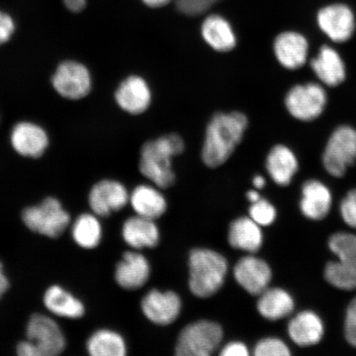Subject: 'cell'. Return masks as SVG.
Returning a JSON list of instances; mask_svg holds the SVG:
<instances>
[{
    "mask_svg": "<svg viewBox=\"0 0 356 356\" xmlns=\"http://www.w3.org/2000/svg\"><path fill=\"white\" fill-rule=\"evenodd\" d=\"M130 202V193L118 181L104 179L92 186L88 194L91 211L99 217H108L123 210Z\"/></svg>",
    "mask_w": 356,
    "mask_h": 356,
    "instance_id": "30bf717a",
    "label": "cell"
},
{
    "mask_svg": "<svg viewBox=\"0 0 356 356\" xmlns=\"http://www.w3.org/2000/svg\"><path fill=\"white\" fill-rule=\"evenodd\" d=\"M309 44L308 40L300 33L286 31L277 35L273 42L275 59L283 68L296 70L308 61Z\"/></svg>",
    "mask_w": 356,
    "mask_h": 356,
    "instance_id": "2e32d148",
    "label": "cell"
},
{
    "mask_svg": "<svg viewBox=\"0 0 356 356\" xmlns=\"http://www.w3.org/2000/svg\"><path fill=\"white\" fill-rule=\"evenodd\" d=\"M51 84L63 99L79 101L91 92L92 78L86 65L76 60H65L57 66L51 78Z\"/></svg>",
    "mask_w": 356,
    "mask_h": 356,
    "instance_id": "ba28073f",
    "label": "cell"
},
{
    "mask_svg": "<svg viewBox=\"0 0 356 356\" xmlns=\"http://www.w3.org/2000/svg\"><path fill=\"white\" fill-rule=\"evenodd\" d=\"M310 67L325 86L337 87L345 81L346 65L339 53L329 46L320 48L318 55L310 61Z\"/></svg>",
    "mask_w": 356,
    "mask_h": 356,
    "instance_id": "603a6c76",
    "label": "cell"
},
{
    "mask_svg": "<svg viewBox=\"0 0 356 356\" xmlns=\"http://www.w3.org/2000/svg\"><path fill=\"white\" fill-rule=\"evenodd\" d=\"M188 268L191 293L200 299H207L215 296L224 286L229 264L219 252L197 248L189 253Z\"/></svg>",
    "mask_w": 356,
    "mask_h": 356,
    "instance_id": "3957f363",
    "label": "cell"
},
{
    "mask_svg": "<svg viewBox=\"0 0 356 356\" xmlns=\"http://www.w3.org/2000/svg\"><path fill=\"white\" fill-rule=\"evenodd\" d=\"M15 29L16 24L13 17L8 13L0 10V46L10 41Z\"/></svg>",
    "mask_w": 356,
    "mask_h": 356,
    "instance_id": "8d00e7d4",
    "label": "cell"
},
{
    "mask_svg": "<svg viewBox=\"0 0 356 356\" xmlns=\"http://www.w3.org/2000/svg\"><path fill=\"white\" fill-rule=\"evenodd\" d=\"M252 184L257 190L264 189L266 185V178L261 175H256L253 177Z\"/></svg>",
    "mask_w": 356,
    "mask_h": 356,
    "instance_id": "7bdbcfd3",
    "label": "cell"
},
{
    "mask_svg": "<svg viewBox=\"0 0 356 356\" xmlns=\"http://www.w3.org/2000/svg\"><path fill=\"white\" fill-rule=\"evenodd\" d=\"M70 12L79 13L86 8L87 0H62Z\"/></svg>",
    "mask_w": 356,
    "mask_h": 356,
    "instance_id": "ab89813d",
    "label": "cell"
},
{
    "mask_svg": "<svg viewBox=\"0 0 356 356\" xmlns=\"http://www.w3.org/2000/svg\"><path fill=\"white\" fill-rule=\"evenodd\" d=\"M332 207V191L326 184L315 179L307 181L302 184L300 210L307 219L323 220L330 213Z\"/></svg>",
    "mask_w": 356,
    "mask_h": 356,
    "instance_id": "ac0fdd59",
    "label": "cell"
},
{
    "mask_svg": "<svg viewBox=\"0 0 356 356\" xmlns=\"http://www.w3.org/2000/svg\"><path fill=\"white\" fill-rule=\"evenodd\" d=\"M224 332L220 325L211 320L191 323L178 335L177 356H210L220 348Z\"/></svg>",
    "mask_w": 356,
    "mask_h": 356,
    "instance_id": "277c9868",
    "label": "cell"
},
{
    "mask_svg": "<svg viewBox=\"0 0 356 356\" xmlns=\"http://www.w3.org/2000/svg\"><path fill=\"white\" fill-rule=\"evenodd\" d=\"M247 199L251 204L257 202L258 200H261V195L258 193V190H250L248 191L246 195Z\"/></svg>",
    "mask_w": 356,
    "mask_h": 356,
    "instance_id": "ee69618b",
    "label": "cell"
},
{
    "mask_svg": "<svg viewBox=\"0 0 356 356\" xmlns=\"http://www.w3.org/2000/svg\"><path fill=\"white\" fill-rule=\"evenodd\" d=\"M250 351L246 344L241 341H231L220 350L221 356H248Z\"/></svg>",
    "mask_w": 356,
    "mask_h": 356,
    "instance_id": "74e56055",
    "label": "cell"
},
{
    "mask_svg": "<svg viewBox=\"0 0 356 356\" xmlns=\"http://www.w3.org/2000/svg\"><path fill=\"white\" fill-rule=\"evenodd\" d=\"M129 203L136 215L154 220L162 217L168 209L165 197L154 184L137 186L130 194Z\"/></svg>",
    "mask_w": 356,
    "mask_h": 356,
    "instance_id": "d4e9b609",
    "label": "cell"
},
{
    "mask_svg": "<svg viewBox=\"0 0 356 356\" xmlns=\"http://www.w3.org/2000/svg\"><path fill=\"white\" fill-rule=\"evenodd\" d=\"M182 302L175 291L151 289L140 302L142 313L149 322L158 326H168L179 318Z\"/></svg>",
    "mask_w": 356,
    "mask_h": 356,
    "instance_id": "8fae6325",
    "label": "cell"
},
{
    "mask_svg": "<svg viewBox=\"0 0 356 356\" xmlns=\"http://www.w3.org/2000/svg\"><path fill=\"white\" fill-rule=\"evenodd\" d=\"M218 1L220 0H175L178 10L191 17L203 15Z\"/></svg>",
    "mask_w": 356,
    "mask_h": 356,
    "instance_id": "836d02e7",
    "label": "cell"
},
{
    "mask_svg": "<svg viewBox=\"0 0 356 356\" xmlns=\"http://www.w3.org/2000/svg\"><path fill=\"white\" fill-rule=\"evenodd\" d=\"M22 220L32 232L56 238L68 228L71 217L59 200L47 197L37 206L25 208Z\"/></svg>",
    "mask_w": 356,
    "mask_h": 356,
    "instance_id": "5b68a950",
    "label": "cell"
},
{
    "mask_svg": "<svg viewBox=\"0 0 356 356\" xmlns=\"http://www.w3.org/2000/svg\"><path fill=\"white\" fill-rule=\"evenodd\" d=\"M258 296L257 312L268 321L286 318L295 310V300L291 293L282 288L268 287Z\"/></svg>",
    "mask_w": 356,
    "mask_h": 356,
    "instance_id": "484cf974",
    "label": "cell"
},
{
    "mask_svg": "<svg viewBox=\"0 0 356 356\" xmlns=\"http://www.w3.org/2000/svg\"><path fill=\"white\" fill-rule=\"evenodd\" d=\"M339 210L346 225L356 229V188L349 191L341 200Z\"/></svg>",
    "mask_w": 356,
    "mask_h": 356,
    "instance_id": "e575fe53",
    "label": "cell"
},
{
    "mask_svg": "<svg viewBox=\"0 0 356 356\" xmlns=\"http://www.w3.org/2000/svg\"><path fill=\"white\" fill-rule=\"evenodd\" d=\"M151 275L149 261L137 250L124 253L115 270V282L127 291H136L148 282Z\"/></svg>",
    "mask_w": 356,
    "mask_h": 356,
    "instance_id": "e0dca14e",
    "label": "cell"
},
{
    "mask_svg": "<svg viewBox=\"0 0 356 356\" xmlns=\"http://www.w3.org/2000/svg\"><path fill=\"white\" fill-rule=\"evenodd\" d=\"M234 277L245 291L252 296H260L270 287L273 270L267 262L253 254L243 257L233 269Z\"/></svg>",
    "mask_w": 356,
    "mask_h": 356,
    "instance_id": "7c38bea8",
    "label": "cell"
},
{
    "mask_svg": "<svg viewBox=\"0 0 356 356\" xmlns=\"http://www.w3.org/2000/svg\"><path fill=\"white\" fill-rule=\"evenodd\" d=\"M256 356H289L291 351L286 342L277 337H265L257 342L253 349Z\"/></svg>",
    "mask_w": 356,
    "mask_h": 356,
    "instance_id": "d6a6232c",
    "label": "cell"
},
{
    "mask_svg": "<svg viewBox=\"0 0 356 356\" xmlns=\"http://www.w3.org/2000/svg\"><path fill=\"white\" fill-rule=\"evenodd\" d=\"M287 332L293 343L309 347L323 340L325 325L322 318L314 311H301L289 320Z\"/></svg>",
    "mask_w": 356,
    "mask_h": 356,
    "instance_id": "d6986e66",
    "label": "cell"
},
{
    "mask_svg": "<svg viewBox=\"0 0 356 356\" xmlns=\"http://www.w3.org/2000/svg\"><path fill=\"white\" fill-rule=\"evenodd\" d=\"M327 104V95L321 84H296L284 97V106L292 118L309 122L321 115Z\"/></svg>",
    "mask_w": 356,
    "mask_h": 356,
    "instance_id": "52a82bcc",
    "label": "cell"
},
{
    "mask_svg": "<svg viewBox=\"0 0 356 356\" xmlns=\"http://www.w3.org/2000/svg\"><path fill=\"white\" fill-rule=\"evenodd\" d=\"M122 236L124 242L137 251L154 248L160 241V231L155 220L137 215L124 222Z\"/></svg>",
    "mask_w": 356,
    "mask_h": 356,
    "instance_id": "7402d4cb",
    "label": "cell"
},
{
    "mask_svg": "<svg viewBox=\"0 0 356 356\" xmlns=\"http://www.w3.org/2000/svg\"><path fill=\"white\" fill-rule=\"evenodd\" d=\"M184 150V139L175 133L147 141L140 149L139 168L141 175L160 189L170 188L176 181L172 159Z\"/></svg>",
    "mask_w": 356,
    "mask_h": 356,
    "instance_id": "7a4b0ae2",
    "label": "cell"
},
{
    "mask_svg": "<svg viewBox=\"0 0 356 356\" xmlns=\"http://www.w3.org/2000/svg\"><path fill=\"white\" fill-rule=\"evenodd\" d=\"M86 349L92 356H124L128 350L121 334L111 329L93 332L87 341Z\"/></svg>",
    "mask_w": 356,
    "mask_h": 356,
    "instance_id": "83f0119b",
    "label": "cell"
},
{
    "mask_svg": "<svg viewBox=\"0 0 356 356\" xmlns=\"http://www.w3.org/2000/svg\"><path fill=\"white\" fill-rule=\"evenodd\" d=\"M324 278L341 291H356V267L341 261H331L324 267Z\"/></svg>",
    "mask_w": 356,
    "mask_h": 356,
    "instance_id": "f546056e",
    "label": "cell"
},
{
    "mask_svg": "<svg viewBox=\"0 0 356 356\" xmlns=\"http://www.w3.org/2000/svg\"><path fill=\"white\" fill-rule=\"evenodd\" d=\"M146 6L153 8H162L168 6L172 0H141Z\"/></svg>",
    "mask_w": 356,
    "mask_h": 356,
    "instance_id": "b9f144b4",
    "label": "cell"
},
{
    "mask_svg": "<svg viewBox=\"0 0 356 356\" xmlns=\"http://www.w3.org/2000/svg\"><path fill=\"white\" fill-rule=\"evenodd\" d=\"M114 99L115 104L124 113L139 115L149 108L153 92L145 78L133 74L119 84L115 91Z\"/></svg>",
    "mask_w": 356,
    "mask_h": 356,
    "instance_id": "4fadbf2b",
    "label": "cell"
},
{
    "mask_svg": "<svg viewBox=\"0 0 356 356\" xmlns=\"http://www.w3.org/2000/svg\"><path fill=\"white\" fill-rule=\"evenodd\" d=\"M15 152L24 158L38 159L46 153L50 138L43 127L32 122H19L13 126L10 136Z\"/></svg>",
    "mask_w": 356,
    "mask_h": 356,
    "instance_id": "5bb4252c",
    "label": "cell"
},
{
    "mask_svg": "<svg viewBox=\"0 0 356 356\" xmlns=\"http://www.w3.org/2000/svg\"><path fill=\"white\" fill-rule=\"evenodd\" d=\"M266 169L275 184L286 186L299 171V160L293 151L284 145H275L266 158Z\"/></svg>",
    "mask_w": 356,
    "mask_h": 356,
    "instance_id": "44dd1931",
    "label": "cell"
},
{
    "mask_svg": "<svg viewBox=\"0 0 356 356\" xmlns=\"http://www.w3.org/2000/svg\"><path fill=\"white\" fill-rule=\"evenodd\" d=\"M261 227L250 217H239L231 222L228 232L230 247L249 254H255L264 245Z\"/></svg>",
    "mask_w": 356,
    "mask_h": 356,
    "instance_id": "cb8c5ba5",
    "label": "cell"
},
{
    "mask_svg": "<svg viewBox=\"0 0 356 356\" xmlns=\"http://www.w3.org/2000/svg\"><path fill=\"white\" fill-rule=\"evenodd\" d=\"M343 327L346 341L356 348V297L347 306Z\"/></svg>",
    "mask_w": 356,
    "mask_h": 356,
    "instance_id": "d590c367",
    "label": "cell"
},
{
    "mask_svg": "<svg viewBox=\"0 0 356 356\" xmlns=\"http://www.w3.org/2000/svg\"><path fill=\"white\" fill-rule=\"evenodd\" d=\"M43 304L53 315L68 319H79L86 314L83 302L65 289L51 286L44 291Z\"/></svg>",
    "mask_w": 356,
    "mask_h": 356,
    "instance_id": "4316f807",
    "label": "cell"
},
{
    "mask_svg": "<svg viewBox=\"0 0 356 356\" xmlns=\"http://www.w3.org/2000/svg\"><path fill=\"white\" fill-rule=\"evenodd\" d=\"M318 24L323 33L337 43L349 41L355 29L354 13L343 4L322 8L318 13Z\"/></svg>",
    "mask_w": 356,
    "mask_h": 356,
    "instance_id": "9a60e30c",
    "label": "cell"
},
{
    "mask_svg": "<svg viewBox=\"0 0 356 356\" xmlns=\"http://www.w3.org/2000/svg\"><path fill=\"white\" fill-rule=\"evenodd\" d=\"M248 124L247 115L241 111L213 115L207 124L200 153L204 165L210 168L224 165L241 144Z\"/></svg>",
    "mask_w": 356,
    "mask_h": 356,
    "instance_id": "6da1fadb",
    "label": "cell"
},
{
    "mask_svg": "<svg viewBox=\"0 0 356 356\" xmlns=\"http://www.w3.org/2000/svg\"><path fill=\"white\" fill-rule=\"evenodd\" d=\"M251 204L249 208V217L261 227L270 226L277 220V209L268 200L261 199Z\"/></svg>",
    "mask_w": 356,
    "mask_h": 356,
    "instance_id": "1f68e13d",
    "label": "cell"
},
{
    "mask_svg": "<svg viewBox=\"0 0 356 356\" xmlns=\"http://www.w3.org/2000/svg\"><path fill=\"white\" fill-rule=\"evenodd\" d=\"M26 337L35 346L39 356H56L65 349L64 332L54 319L35 314L26 325Z\"/></svg>",
    "mask_w": 356,
    "mask_h": 356,
    "instance_id": "9c48e42d",
    "label": "cell"
},
{
    "mask_svg": "<svg viewBox=\"0 0 356 356\" xmlns=\"http://www.w3.org/2000/svg\"><path fill=\"white\" fill-rule=\"evenodd\" d=\"M200 34L204 42L216 52L228 53L237 47L233 26L222 15H208L200 26Z\"/></svg>",
    "mask_w": 356,
    "mask_h": 356,
    "instance_id": "ffe728a7",
    "label": "cell"
},
{
    "mask_svg": "<svg viewBox=\"0 0 356 356\" xmlns=\"http://www.w3.org/2000/svg\"><path fill=\"white\" fill-rule=\"evenodd\" d=\"M10 282L6 273H4L3 266L0 261V300L10 289Z\"/></svg>",
    "mask_w": 356,
    "mask_h": 356,
    "instance_id": "60d3db41",
    "label": "cell"
},
{
    "mask_svg": "<svg viewBox=\"0 0 356 356\" xmlns=\"http://www.w3.org/2000/svg\"><path fill=\"white\" fill-rule=\"evenodd\" d=\"M356 163V130L341 126L334 131L323 154L325 170L334 177H341Z\"/></svg>",
    "mask_w": 356,
    "mask_h": 356,
    "instance_id": "8992f818",
    "label": "cell"
},
{
    "mask_svg": "<svg viewBox=\"0 0 356 356\" xmlns=\"http://www.w3.org/2000/svg\"><path fill=\"white\" fill-rule=\"evenodd\" d=\"M95 213H86L74 220L71 234L75 243L83 249H95L101 243L102 226Z\"/></svg>",
    "mask_w": 356,
    "mask_h": 356,
    "instance_id": "f1b7e54d",
    "label": "cell"
},
{
    "mask_svg": "<svg viewBox=\"0 0 356 356\" xmlns=\"http://www.w3.org/2000/svg\"><path fill=\"white\" fill-rule=\"evenodd\" d=\"M328 248L338 261L356 267V235L337 232L328 239Z\"/></svg>",
    "mask_w": 356,
    "mask_h": 356,
    "instance_id": "4dcf8cb0",
    "label": "cell"
},
{
    "mask_svg": "<svg viewBox=\"0 0 356 356\" xmlns=\"http://www.w3.org/2000/svg\"><path fill=\"white\" fill-rule=\"evenodd\" d=\"M16 351L19 356H39L37 348L29 340L19 342L17 346Z\"/></svg>",
    "mask_w": 356,
    "mask_h": 356,
    "instance_id": "f35d334b",
    "label": "cell"
}]
</instances>
